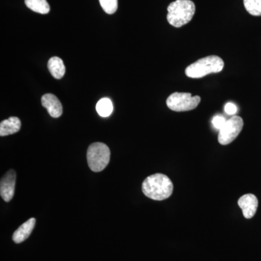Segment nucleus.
<instances>
[{"label":"nucleus","mask_w":261,"mask_h":261,"mask_svg":"<svg viewBox=\"0 0 261 261\" xmlns=\"http://www.w3.org/2000/svg\"><path fill=\"white\" fill-rule=\"evenodd\" d=\"M142 192L152 200H166L173 194V185L171 180L163 173H155L146 178L142 183Z\"/></svg>","instance_id":"f257e3e1"},{"label":"nucleus","mask_w":261,"mask_h":261,"mask_svg":"<svg viewBox=\"0 0 261 261\" xmlns=\"http://www.w3.org/2000/svg\"><path fill=\"white\" fill-rule=\"evenodd\" d=\"M195 5L191 0H176L168 7V23L180 28L190 23L195 13Z\"/></svg>","instance_id":"f03ea898"},{"label":"nucleus","mask_w":261,"mask_h":261,"mask_svg":"<svg viewBox=\"0 0 261 261\" xmlns=\"http://www.w3.org/2000/svg\"><path fill=\"white\" fill-rule=\"evenodd\" d=\"M224 62L219 56H211L201 58L185 70V74L192 79H200L211 73H217L224 69Z\"/></svg>","instance_id":"7ed1b4c3"},{"label":"nucleus","mask_w":261,"mask_h":261,"mask_svg":"<svg viewBox=\"0 0 261 261\" xmlns=\"http://www.w3.org/2000/svg\"><path fill=\"white\" fill-rule=\"evenodd\" d=\"M87 159L89 168L94 172H100L110 162L111 151L106 144L95 142L89 145Z\"/></svg>","instance_id":"20e7f679"},{"label":"nucleus","mask_w":261,"mask_h":261,"mask_svg":"<svg viewBox=\"0 0 261 261\" xmlns=\"http://www.w3.org/2000/svg\"><path fill=\"white\" fill-rule=\"evenodd\" d=\"M201 101L200 96L192 97L190 93L174 92L166 100L168 108L175 112L192 111L198 106Z\"/></svg>","instance_id":"39448f33"},{"label":"nucleus","mask_w":261,"mask_h":261,"mask_svg":"<svg viewBox=\"0 0 261 261\" xmlns=\"http://www.w3.org/2000/svg\"><path fill=\"white\" fill-rule=\"evenodd\" d=\"M244 122L240 116H232L225 123L219 130L218 141L221 145H227L231 143L243 130Z\"/></svg>","instance_id":"423d86ee"},{"label":"nucleus","mask_w":261,"mask_h":261,"mask_svg":"<svg viewBox=\"0 0 261 261\" xmlns=\"http://www.w3.org/2000/svg\"><path fill=\"white\" fill-rule=\"evenodd\" d=\"M15 180H16V173L13 169L8 171L1 178L0 195L5 202H10L14 196Z\"/></svg>","instance_id":"0eeeda50"},{"label":"nucleus","mask_w":261,"mask_h":261,"mask_svg":"<svg viewBox=\"0 0 261 261\" xmlns=\"http://www.w3.org/2000/svg\"><path fill=\"white\" fill-rule=\"evenodd\" d=\"M238 205L243 211L244 217L250 219L256 214L258 200L256 196L247 194L239 199Z\"/></svg>","instance_id":"6e6552de"},{"label":"nucleus","mask_w":261,"mask_h":261,"mask_svg":"<svg viewBox=\"0 0 261 261\" xmlns=\"http://www.w3.org/2000/svg\"><path fill=\"white\" fill-rule=\"evenodd\" d=\"M42 105L47 110L49 116L53 118H59L63 114V106L58 98L53 94H46L42 96Z\"/></svg>","instance_id":"1a4fd4ad"},{"label":"nucleus","mask_w":261,"mask_h":261,"mask_svg":"<svg viewBox=\"0 0 261 261\" xmlns=\"http://www.w3.org/2000/svg\"><path fill=\"white\" fill-rule=\"evenodd\" d=\"M35 224L36 219L34 218H32L23 223L13 233V240L14 243H21L27 240L34 230Z\"/></svg>","instance_id":"9d476101"},{"label":"nucleus","mask_w":261,"mask_h":261,"mask_svg":"<svg viewBox=\"0 0 261 261\" xmlns=\"http://www.w3.org/2000/svg\"><path fill=\"white\" fill-rule=\"evenodd\" d=\"M20 128H21V122L18 117H10L0 123V136L5 137V136L13 135L18 132Z\"/></svg>","instance_id":"9b49d317"},{"label":"nucleus","mask_w":261,"mask_h":261,"mask_svg":"<svg viewBox=\"0 0 261 261\" xmlns=\"http://www.w3.org/2000/svg\"><path fill=\"white\" fill-rule=\"evenodd\" d=\"M48 69L56 80H61L64 76L65 67L63 60L58 57H53L48 61Z\"/></svg>","instance_id":"f8f14e48"},{"label":"nucleus","mask_w":261,"mask_h":261,"mask_svg":"<svg viewBox=\"0 0 261 261\" xmlns=\"http://www.w3.org/2000/svg\"><path fill=\"white\" fill-rule=\"evenodd\" d=\"M25 4L32 11L40 14H47L50 11L47 0H25Z\"/></svg>","instance_id":"ddd939ff"},{"label":"nucleus","mask_w":261,"mask_h":261,"mask_svg":"<svg viewBox=\"0 0 261 261\" xmlns=\"http://www.w3.org/2000/svg\"><path fill=\"white\" fill-rule=\"evenodd\" d=\"M96 111L99 116L108 117L112 114L113 111V104L109 98H102L99 99L96 105Z\"/></svg>","instance_id":"4468645a"},{"label":"nucleus","mask_w":261,"mask_h":261,"mask_svg":"<svg viewBox=\"0 0 261 261\" xmlns=\"http://www.w3.org/2000/svg\"><path fill=\"white\" fill-rule=\"evenodd\" d=\"M245 9L253 16H261V0H243Z\"/></svg>","instance_id":"2eb2a0df"},{"label":"nucleus","mask_w":261,"mask_h":261,"mask_svg":"<svg viewBox=\"0 0 261 261\" xmlns=\"http://www.w3.org/2000/svg\"><path fill=\"white\" fill-rule=\"evenodd\" d=\"M101 7L106 13L112 15L118 9V0H99Z\"/></svg>","instance_id":"dca6fc26"},{"label":"nucleus","mask_w":261,"mask_h":261,"mask_svg":"<svg viewBox=\"0 0 261 261\" xmlns=\"http://www.w3.org/2000/svg\"><path fill=\"white\" fill-rule=\"evenodd\" d=\"M226 120L225 119L224 117L221 116H216L213 118L212 123L216 129L220 130L223 126H224Z\"/></svg>","instance_id":"f3484780"},{"label":"nucleus","mask_w":261,"mask_h":261,"mask_svg":"<svg viewBox=\"0 0 261 261\" xmlns=\"http://www.w3.org/2000/svg\"><path fill=\"white\" fill-rule=\"evenodd\" d=\"M224 111L226 114L232 116L238 112V107L233 103L228 102L225 106Z\"/></svg>","instance_id":"a211bd4d"}]
</instances>
